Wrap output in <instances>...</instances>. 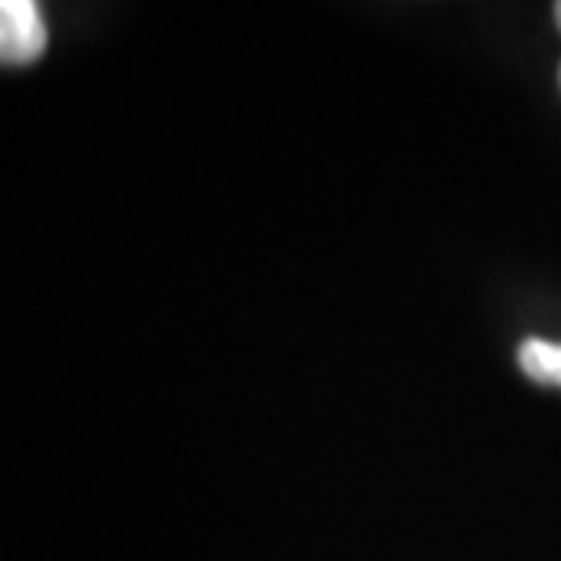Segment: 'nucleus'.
Listing matches in <instances>:
<instances>
[{"label":"nucleus","mask_w":561,"mask_h":561,"mask_svg":"<svg viewBox=\"0 0 561 561\" xmlns=\"http://www.w3.org/2000/svg\"><path fill=\"white\" fill-rule=\"evenodd\" d=\"M522 373L543 387H561V343L551 340H525L518 351Z\"/></svg>","instance_id":"2"},{"label":"nucleus","mask_w":561,"mask_h":561,"mask_svg":"<svg viewBox=\"0 0 561 561\" xmlns=\"http://www.w3.org/2000/svg\"><path fill=\"white\" fill-rule=\"evenodd\" d=\"M554 19H558V30H561V4L554 8Z\"/></svg>","instance_id":"3"},{"label":"nucleus","mask_w":561,"mask_h":561,"mask_svg":"<svg viewBox=\"0 0 561 561\" xmlns=\"http://www.w3.org/2000/svg\"><path fill=\"white\" fill-rule=\"evenodd\" d=\"M48 48V22L33 0H0V66H30Z\"/></svg>","instance_id":"1"},{"label":"nucleus","mask_w":561,"mask_h":561,"mask_svg":"<svg viewBox=\"0 0 561 561\" xmlns=\"http://www.w3.org/2000/svg\"><path fill=\"white\" fill-rule=\"evenodd\" d=\"M558 84H561V70H558Z\"/></svg>","instance_id":"4"}]
</instances>
